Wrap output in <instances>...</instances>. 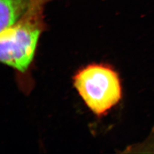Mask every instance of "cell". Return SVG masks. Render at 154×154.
<instances>
[{
  "label": "cell",
  "instance_id": "cell-1",
  "mask_svg": "<svg viewBox=\"0 0 154 154\" xmlns=\"http://www.w3.org/2000/svg\"><path fill=\"white\" fill-rule=\"evenodd\" d=\"M48 0H33L28 11L14 25L1 32V61L20 72L32 63L44 30V6Z\"/></svg>",
  "mask_w": 154,
  "mask_h": 154
},
{
  "label": "cell",
  "instance_id": "cell-2",
  "mask_svg": "<svg viewBox=\"0 0 154 154\" xmlns=\"http://www.w3.org/2000/svg\"><path fill=\"white\" fill-rule=\"evenodd\" d=\"M73 79L78 93L97 116L105 115L121 98L119 78L110 66L90 65L78 72Z\"/></svg>",
  "mask_w": 154,
  "mask_h": 154
},
{
  "label": "cell",
  "instance_id": "cell-3",
  "mask_svg": "<svg viewBox=\"0 0 154 154\" xmlns=\"http://www.w3.org/2000/svg\"><path fill=\"white\" fill-rule=\"evenodd\" d=\"M33 0H0V31L14 25L28 11Z\"/></svg>",
  "mask_w": 154,
  "mask_h": 154
}]
</instances>
